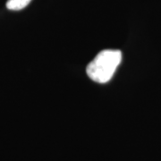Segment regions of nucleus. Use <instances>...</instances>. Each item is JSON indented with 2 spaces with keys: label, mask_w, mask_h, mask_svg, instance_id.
<instances>
[{
  "label": "nucleus",
  "mask_w": 161,
  "mask_h": 161,
  "mask_svg": "<svg viewBox=\"0 0 161 161\" xmlns=\"http://www.w3.org/2000/svg\"><path fill=\"white\" fill-rule=\"evenodd\" d=\"M122 61V52L107 49L99 52L87 66V75L96 82L106 83L111 80Z\"/></svg>",
  "instance_id": "obj_1"
},
{
  "label": "nucleus",
  "mask_w": 161,
  "mask_h": 161,
  "mask_svg": "<svg viewBox=\"0 0 161 161\" xmlns=\"http://www.w3.org/2000/svg\"><path fill=\"white\" fill-rule=\"evenodd\" d=\"M31 0H7L6 7L9 10L13 11H19L25 8L28 6Z\"/></svg>",
  "instance_id": "obj_2"
}]
</instances>
